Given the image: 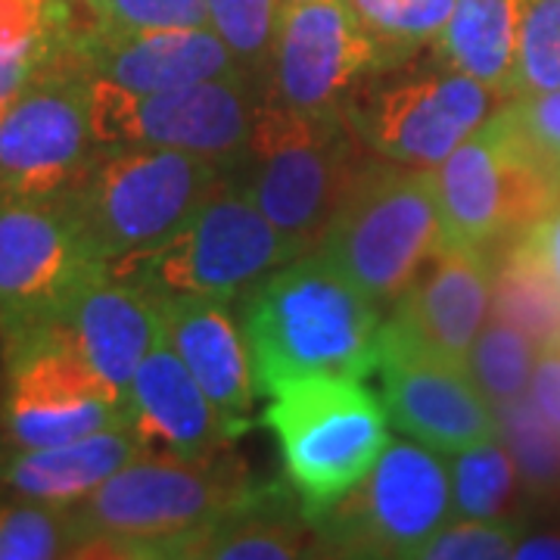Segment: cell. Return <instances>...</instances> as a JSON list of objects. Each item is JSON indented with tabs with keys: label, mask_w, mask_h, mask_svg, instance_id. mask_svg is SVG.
Instances as JSON below:
<instances>
[{
	"label": "cell",
	"mask_w": 560,
	"mask_h": 560,
	"mask_svg": "<svg viewBox=\"0 0 560 560\" xmlns=\"http://www.w3.org/2000/svg\"><path fill=\"white\" fill-rule=\"evenodd\" d=\"M253 492L237 464L140 455L72 508L79 558L187 560L194 541Z\"/></svg>",
	"instance_id": "2"
},
{
	"label": "cell",
	"mask_w": 560,
	"mask_h": 560,
	"mask_svg": "<svg viewBox=\"0 0 560 560\" xmlns=\"http://www.w3.org/2000/svg\"><path fill=\"white\" fill-rule=\"evenodd\" d=\"M97 156L91 79L69 38L60 57L47 62L0 116V197H62L91 172Z\"/></svg>",
	"instance_id": "12"
},
{
	"label": "cell",
	"mask_w": 560,
	"mask_h": 560,
	"mask_svg": "<svg viewBox=\"0 0 560 560\" xmlns=\"http://www.w3.org/2000/svg\"><path fill=\"white\" fill-rule=\"evenodd\" d=\"M495 261L489 249L442 243L393 302L383 327L440 359L467 364L492 308Z\"/></svg>",
	"instance_id": "17"
},
{
	"label": "cell",
	"mask_w": 560,
	"mask_h": 560,
	"mask_svg": "<svg viewBox=\"0 0 560 560\" xmlns=\"http://www.w3.org/2000/svg\"><path fill=\"white\" fill-rule=\"evenodd\" d=\"M296 256L293 243L261 215L241 184L224 175L178 234L153 253L109 265V271L150 300L206 296L234 302Z\"/></svg>",
	"instance_id": "7"
},
{
	"label": "cell",
	"mask_w": 560,
	"mask_h": 560,
	"mask_svg": "<svg viewBox=\"0 0 560 560\" xmlns=\"http://www.w3.org/2000/svg\"><path fill=\"white\" fill-rule=\"evenodd\" d=\"M511 253L536 265L545 278L560 287V197L514 241Z\"/></svg>",
	"instance_id": "36"
},
{
	"label": "cell",
	"mask_w": 560,
	"mask_h": 560,
	"mask_svg": "<svg viewBox=\"0 0 560 560\" xmlns=\"http://www.w3.org/2000/svg\"><path fill=\"white\" fill-rule=\"evenodd\" d=\"M501 109L523 153L560 187V88L511 97Z\"/></svg>",
	"instance_id": "35"
},
{
	"label": "cell",
	"mask_w": 560,
	"mask_h": 560,
	"mask_svg": "<svg viewBox=\"0 0 560 560\" xmlns=\"http://www.w3.org/2000/svg\"><path fill=\"white\" fill-rule=\"evenodd\" d=\"M529 401L560 430V337L541 342L536 352Z\"/></svg>",
	"instance_id": "37"
},
{
	"label": "cell",
	"mask_w": 560,
	"mask_h": 560,
	"mask_svg": "<svg viewBox=\"0 0 560 560\" xmlns=\"http://www.w3.org/2000/svg\"><path fill=\"white\" fill-rule=\"evenodd\" d=\"M489 315L521 327L526 337L548 342L560 337V287L541 275L536 265L508 253L492 278Z\"/></svg>",
	"instance_id": "27"
},
{
	"label": "cell",
	"mask_w": 560,
	"mask_h": 560,
	"mask_svg": "<svg viewBox=\"0 0 560 560\" xmlns=\"http://www.w3.org/2000/svg\"><path fill=\"white\" fill-rule=\"evenodd\" d=\"M241 300L259 396L300 377L340 374L361 381L377 371L383 308L320 253L280 265Z\"/></svg>",
	"instance_id": "1"
},
{
	"label": "cell",
	"mask_w": 560,
	"mask_h": 560,
	"mask_svg": "<svg viewBox=\"0 0 560 560\" xmlns=\"http://www.w3.org/2000/svg\"><path fill=\"white\" fill-rule=\"evenodd\" d=\"M109 271L69 197H0V330L62 320L79 293Z\"/></svg>",
	"instance_id": "14"
},
{
	"label": "cell",
	"mask_w": 560,
	"mask_h": 560,
	"mask_svg": "<svg viewBox=\"0 0 560 560\" xmlns=\"http://www.w3.org/2000/svg\"><path fill=\"white\" fill-rule=\"evenodd\" d=\"M79 545L72 508L25 499L0 504V560L79 558Z\"/></svg>",
	"instance_id": "30"
},
{
	"label": "cell",
	"mask_w": 560,
	"mask_h": 560,
	"mask_svg": "<svg viewBox=\"0 0 560 560\" xmlns=\"http://www.w3.org/2000/svg\"><path fill=\"white\" fill-rule=\"evenodd\" d=\"M514 558H560L558 536H539V539H521Z\"/></svg>",
	"instance_id": "39"
},
{
	"label": "cell",
	"mask_w": 560,
	"mask_h": 560,
	"mask_svg": "<svg viewBox=\"0 0 560 560\" xmlns=\"http://www.w3.org/2000/svg\"><path fill=\"white\" fill-rule=\"evenodd\" d=\"M448 458H452L448 470H452L455 517H477V521L504 517L514 501V486L521 474L501 436L470 445Z\"/></svg>",
	"instance_id": "25"
},
{
	"label": "cell",
	"mask_w": 560,
	"mask_h": 560,
	"mask_svg": "<svg viewBox=\"0 0 560 560\" xmlns=\"http://www.w3.org/2000/svg\"><path fill=\"white\" fill-rule=\"evenodd\" d=\"M75 3H84V0H75Z\"/></svg>",
	"instance_id": "41"
},
{
	"label": "cell",
	"mask_w": 560,
	"mask_h": 560,
	"mask_svg": "<svg viewBox=\"0 0 560 560\" xmlns=\"http://www.w3.org/2000/svg\"><path fill=\"white\" fill-rule=\"evenodd\" d=\"M140 455L143 448L138 436L131 433L128 423H119L62 445L16 448L0 464V480L10 486L13 495L25 501L75 508L116 470Z\"/></svg>",
	"instance_id": "22"
},
{
	"label": "cell",
	"mask_w": 560,
	"mask_h": 560,
	"mask_svg": "<svg viewBox=\"0 0 560 560\" xmlns=\"http://www.w3.org/2000/svg\"><path fill=\"white\" fill-rule=\"evenodd\" d=\"M495 94L436 57L433 66L405 60L361 84L346 119L381 160L436 168L460 140L492 116Z\"/></svg>",
	"instance_id": "9"
},
{
	"label": "cell",
	"mask_w": 560,
	"mask_h": 560,
	"mask_svg": "<svg viewBox=\"0 0 560 560\" xmlns=\"http://www.w3.org/2000/svg\"><path fill=\"white\" fill-rule=\"evenodd\" d=\"M72 47L88 75L135 94L243 75L228 44L212 28L147 35H97L91 28H75Z\"/></svg>",
	"instance_id": "19"
},
{
	"label": "cell",
	"mask_w": 560,
	"mask_h": 560,
	"mask_svg": "<svg viewBox=\"0 0 560 560\" xmlns=\"http://www.w3.org/2000/svg\"><path fill=\"white\" fill-rule=\"evenodd\" d=\"M268 399L265 423L278 436L287 486L315 523L383 455L386 408L359 377L340 374L300 377Z\"/></svg>",
	"instance_id": "5"
},
{
	"label": "cell",
	"mask_w": 560,
	"mask_h": 560,
	"mask_svg": "<svg viewBox=\"0 0 560 560\" xmlns=\"http://www.w3.org/2000/svg\"><path fill=\"white\" fill-rule=\"evenodd\" d=\"M499 433L508 445L517 474L536 489H555L560 482V430L529 401V396L501 405Z\"/></svg>",
	"instance_id": "31"
},
{
	"label": "cell",
	"mask_w": 560,
	"mask_h": 560,
	"mask_svg": "<svg viewBox=\"0 0 560 560\" xmlns=\"http://www.w3.org/2000/svg\"><path fill=\"white\" fill-rule=\"evenodd\" d=\"M162 334L187 364L194 381L241 436L249 427V408L256 401L253 359L243 327L231 302L206 296H165L153 300Z\"/></svg>",
	"instance_id": "20"
},
{
	"label": "cell",
	"mask_w": 560,
	"mask_h": 560,
	"mask_svg": "<svg viewBox=\"0 0 560 560\" xmlns=\"http://www.w3.org/2000/svg\"><path fill=\"white\" fill-rule=\"evenodd\" d=\"M62 324L97 377L128 405L135 371L162 337L153 300L135 283L106 271L81 290Z\"/></svg>",
	"instance_id": "21"
},
{
	"label": "cell",
	"mask_w": 560,
	"mask_h": 560,
	"mask_svg": "<svg viewBox=\"0 0 560 560\" xmlns=\"http://www.w3.org/2000/svg\"><path fill=\"white\" fill-rule=\"evenodd\" d=\"M445 243L433 168L368 160L327 224L318 253L377 308L405 287Z\"/></svg>",
	"instance_id": "4"
},
{
	"label": "cell",
	"mask_w": 560,
	"mask_h": 560,
	"mask_svg": "<svg viewBox=\"0 0 560 560\" xmlns=\"http://www.w3.org/2000/svg\"><path fill=\"white\" fill-rule=\"evenodd\" d=\"M318 548L315 523L305 517L290 486L253 489L212 523L187 560H293Z\"/></svg>",
	"instance_id": "23"
},
{
	"label": "cell",
	"mask_w": 560,
	"mask_h": 560,
	"mask_svg": "<svg viewBox=\"0 0 560 560\" xmlns=\"http://www.w3.org/2000/svg\"><path fill=\"white\" fill-rule=\"evenodd\" d=\"M224 178L219 162L162 150H103L66 194L106 265L153 253L178 234Z\"/></svg>",
	"instance_id": "6"
},
{
	"label": "cell",
	"mask_w": 560,
	"mask_h": 560,
	"mask_svg": "<svg viewBox=\"0 0 560 560\" xmlns=\"http://www.w3.org/2000/svg\"><path fill=\"white\" fill-rule=\"evenodd\" d=\"M283 7H296V3H315V0H280Z\"/></svg>",
	"instance_id": "40"
},
{
	"label": "cell",
	"mask_w": 560,
	"mask_h": 560,
	"mask_svg": "<svg viewBox=\"0 0 560 560\" xmlns=\"http://www.w3.org/2000/svg\"><path fill=\"white\" fill-rule=\"evenodd\" d=\"M445 455L420 442H386L364 480L315 521L320 555L408 558L455 517Z\"/></svg>",
	"instance_id": "8"
},
{
	"label": "cell",
	"mask_w": 560,
	"mask_h": 560,
	"mask_svg": "<svg viewBox=\"0 0 560 560\" xmlns=\"http://www.w3.org/2000/svg\"><path fill=\"white\" fill-rule=\"evenodd\" d=\"M445 241L489 249L517 241L560 197V187L523 153L504 109L492 113L433 168Z\"/></svg>",
	"instance_id": "13"
},
{
	"label": "cell",
	"mask_w": 560,
	"mask_h": 560,
	"mask_svg": "<svg viewBox=\"0 0 560 560\" xmlns=\"http://www.w3.org/2000/svg\"><path fill=\"white\" fill-rule=\"evenodd\" d=\"M560 88V0H526L511 97ZM508 97V101H511Z\"/></svg>",
	"instance_id": "32"
},
{
	"label": "cell",
	"mask_w": 560,
	"mask_h": 560,
	"mask_svg": "<svg viewBox=\"0 0 560 560\" xmlns=\"http://www.w3.org/2000/svg\"><path fill=\"white\" fill-rule=\"evenodd\" d=\"M361 25L377 38L393 66L436 44L452 20L455 0H349Z\"/></svg>",
	"instance_id": "28"
},
{
	"label": "cell",
	"mask_w": 560,
	"mask_h": 560,
	"mask_svg": "<svg viewBox=\"0 0 560 560\" xmlns=\"http://www.w3.org/2000/svg\"><path fill=\"white\" fill-rule=\"evenodd\" d=\"M91 79V131L97 150L162 147L234 168L259 109V88L246 75L184 84L156 94H135Z\"/></svg>",
	"instance_id": "11"
},
{
	"label": "cell",
	"mask_w": 560,
	"mask_h": 560,
	"mask_svg": "<svg viewBox=\"0 0 560 560\" xmlns=\"http://www.w3.org/2000/svg\"><path fill=\"white\" fill-rule=\"evenodd\" d=\"M3 430L13 448H47L128 423V405L97 377L62 320L3 330Z\"/></svg>",
	"instance_id": "10"
},
{
	"label": "cell",
	"mask_w": 560,
	"mask_h": 560,
	"mask_svg": "<svg viewBox=\"0 0 560 560\" xmlns=\"http://www.w3.org/2000/svg\"><path fill=\"white\" fill-rule=\"evenodd\" d=\"M523 10L526 0H455L452 20L436 38V57L495 97H511Z\"/></svg>",
	"instance_id": "24"
},
{
	"label": "cell",
	"mask_w": 560,
	"mask_h": 560,
	"mask_svg": "<svg viewBox=\"0 0 560 560\" xmlns=\"http://www.w3.org/2000/svg\"><path fill=\"white\" fill-rule=\"evenodd\" d=\"M536 352H539V342L526 337L521 327L492 318V315L482 324L480 337L467 355V368L474 381L480 383L486 399L495 405V411L501 405L529 396Z\"/></svg>",
	"instance_id": "26"
},
{
	"label": "cell",
	"mask_w": 560,
	"mask_h": 560,
	"mask_svg": "<svg viewBox=\"0 0 560 560\" xmlns=\"http://www.w3.org/2000/svg\"><path fill=\"white\" fill-rule=\"evenodd\" d=\"M377 371L386 418L408 440L455 455L501 436L499 411L467 364L423 352L381 324Z\"/></svg>",
	"instance_id": "16"
},
{
	"label": "cell",
	"mask_w": 560,
	"mask_h": 560,
	"mask_svg": "<svg viewBox=\"0 0 560 560\" xmlns=\"http://www.w3.org/2000/svg\"><path fill=\"white\" fill-rule=\"evenodd\" d=\"M209 28L219 35L246 79L265 88L280 25V0H206Z\"/></svg>",
	"instance_id": "29"
},
{
	"label": "cell",
	"mask_w": 560,
	"mask_h": 560,
	"mask_svg": "<svg viewBox=\"0 0 560 560\" xmlns=\"http://www.w3.org/2000/svg\"><path fill=\"white\" fill-rule=\"evenodd\" d=\"M91 32L97 35H147L209 28L206 0H84Z\"/></svg>",
	"instance_id": "33"
},
{
	"label": "cell",
	"mask_w": 560,
	"mask_h": 560,
	"mask_svg": "<svg viewBox=\"0 0 560 560\" xmlns=\"http://www.w3.org/2000/svg\"><path fill=\"white\" fill-rule=\"evenodd\" d=\"M389 66L349 0L283 7L259 101L308 116H346L349 97Z\"/></svg>",
	"instance_id": "15"
},
{
	"label": "cell",
	"mask_w": 560,
	"mask_h": 560,
	"mask_svg": "<svg viewBox=\"0 0 560 560\" xmlns=\"http://www.w3.org/2000/svg\"><path fill=\"white\" fill-rule=\"evenodd\" d=\"M128 427L143 455L156 458L209 460L237 440L165 334L135 371L128 389Z\"/></svg>",
	"instance_id": "18"
},
{
	"label": "cell",
	"mask_w": 560,
	"mask_h": 560,
	"mask_svg": "<svg viewBox=\"0 0 560 560\" xmlns=\"http://www.w3.org/2000/svg\"><path fill=\"white\" fill-rule=\"evenodd\" d=\"M523 539L521 523L452 517L418 551V560H504L514 558Z\"/></svg>",
	"instance_id": "34"
},
{
	"label": "cell",
	"mask_w": 560,
	"mask_h": 560,
	"mask_svg": "<svg viewBox=\"0 0 560 560\" xmlns=\"http://www.w3.org/2000/svg\"><path fill=\"white\" fill-rule=\"evenodd\" d=\"M44 66L20 60V57H7L0 54V116L13 106V101L25 91V84L38 75Z\"/></svg>",
	"instance_id": "38"
},
{
	"label": "cell",
	"mask_w": 560,
	"mask_h": 560,
	"mask_svg": "<svg viewBox=\"0 0 560 560\" xmlns=\"http://www.w3.org/2000/svg\"><path fill=\"white\" fill-rule=\"evenodd\" d=\"M364 150L346 116H308L259 101L249 143L224 175L241 184L302 256L318 249L334 212L368 162Z\"/></svg>",
	"instance_id": "3"
}]
</instances>
